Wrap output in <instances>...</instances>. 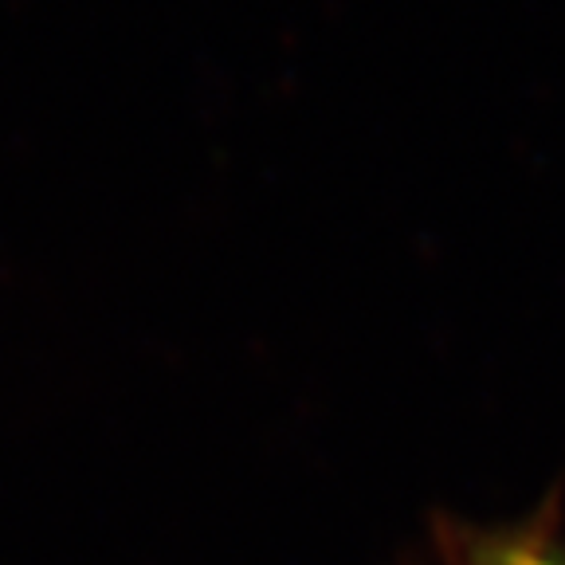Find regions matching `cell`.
Masks as SVG:
<instances>
[{
	"label": "cell",
	"instance_id": "1",
	"mask_svg": "<svg viewBox=\"0 0 565 565\" xmlns=\"http://www.w3.org/2000/svg\"><path fill=\"white\" fill-rule=\"evenodd\" d=\"M471 565H565V557L546 550L534 539H519V542H503V546L487 550V554L476 557Z\"/></svg>",
	"mask_w": 565,
	"mask_h": 565
}]
</instances>
